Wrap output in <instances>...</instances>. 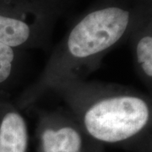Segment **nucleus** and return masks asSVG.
Listing matches in <instances>:
<instances>
[{"label":"nucleus","mask_w":152,"mask_h":152,"mask_svg":"<svg viewBox=\"0 0 152 152\" xmlns=\"http://www.w3.org/2000/svg\"><path fill=\"white\" fill-rule=\"evenodd\" d=\"M135 58L143 75L152 79V36H144L138 41Z\"/></svg>","instance_id":"nucleus-5"},{"label":"nucleus","mask_w":152,"mask_h":152,"mask_svg":"<svg viewBox=\"0 0 152 152\" xmlns=\"http://www.w3.org/2000/svg\"><path fill=\"white\" fill-rule=\"evenodd\" d=\"M29 129L25 118L16 108L5 107L0 113V152H26Z\"/></svg>","instance_id":"nucleus-3"},{"label":"nucleus","mask_w":152,"mask_h":152,"mask_svg":"<svg viewBox=\"0 0 152 152\" xmlns=\"http://www.w3.org/2000/svg\"><path fill=\"white\" fill-rule=\"evenodd\" d=\"M56 92L87 138L97 143L129 140L145 130L151 120V108L145 99L118 92L99 82H71Z\"/></svg>","instance_id":"nucleus-1"},{"label":"nucleus","mask_w":152,"mask_h":152,"mask_svg":"<svg viewBox=\"0 0 152 152\" xmlns=\"http://www.w3.org/2000/svg\"><path fill=\"white\" fill-rule=\"evenodd\" d=\"M37 134L38 152H85L88 139L72 115L61 109L39 115Z\"/></svg>","instance_id":"nucleus-2"},{"label":"nucleus","mask_w":152,"mask_h":152,"mask_svg":"<svg viewBox=\"0 0 152 152\" xmlns=\"http://www.w3.org/2000/svg\"><path fill=\"white\" fill-rule=\"evenodd\" d=\"M16 58L15 49L0 42V86L8 83L13 75Z\"/></svg>","instance_id":"nucleus-6"},{"label":"nucleus","mask_w":152,"mask_h":152,"mask_svg":"<svg viewBox=\"0 0 152 152\" xmlns=\"http://www.w3.org/2000/svg\"><path fill=\"white\" fill-rule=\"evenodd\" d=\"M0 42L12 48H31L37 45V31L25 22L0 15Z\"/></svg>","instance_id":"nucleus-4"}]
</instances>
